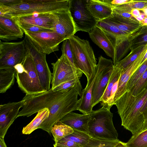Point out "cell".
Returning <instances> with one entry per match:
<instances>
[{"mask_svg": "<svg viewBox=\"0 0 147 147\" xmlns=\"http://www.w3.org/2000/svg\"><path fill=\"white\" fill-rule=\"evenodd\" d=\"M70 3V0H20L9 6L0 5V16L12 17L36 13H54L69 9Z\"/></svg>", "mask_w": 147, "mask_h": 147, "instance_id": "cell-1", "label": "cell"}, {"mask_svg": "<svg viewBox=\"0 0 147 147\" xmlns=\"http://www.w3.org/2000/svg\"><path fill=\"white\" fill-rule=\"evenodd\" d=\"M82 87H75L69 88L65 94L49 109L48 118L38 129L46 131L50 134L53 125L68 113L77 110L78 95L81 97L82 93Z\"/></svg>", "mask_w": 147, "mask_h": 147, "instance_id": "cell-2", "label": "cell"}, {"mask_svg": "<svg viewBox=\"0 0 147 147\" xmlns=\"http://www.w3.org/2000/svg\"><path fill=\"white\" fill-rule=\"evenodd\" d=\"M91 114L88 125V134L91 137L109 140L118 139L113 123V114L110 109L102 107L92 110Z\"/></svg>", "mask_w": 147, "mask_h": 147, "instance_id": "cell-3", "label": "cell"}, {"mask_svg": "<svg viewBox=\"0 0 147 147\" xmlns=\"http://www.w3.org/2000/svg\"><path fill=\"white\" fill-rule=\"evenodd\" d=\"M14 68L18 86L26 94L34 95L46 92L40 83L29 51L22 62L16 65Z\"/></svg>", "mask_w": 147, "mask_h": 147, "instance_id": "cell-4", "label": "cell"}, {"mask_svg": "<svg viewBox=\"0 0 147 147\" xmlns=\"http://www.w3.org/2000/svg\"><path fill=\"white\" fill-rule=\"evenodd\" d=\"M72 49L75 67L89 80L97 65L93 50L87 40L74 35L69 38Z\"/></svg>", "mask_w": 147, "mask_h": 147, "instance_id": "cell-5", "label": "cell"}, {"mask_svg": "<svg viewBox=\"0 0 147 147\" xmlns=\"http://www.w3.org/2000/svg\"><path fill=\"white\" fill-rule=\"evenodd\" d=\"M68 89L54 91L51 88L43 93L32 95L26 94L22 99L24 100V104L16 118L22 116L30 117L45 108L49 109L65 94Z\"/></svg>", "mask_w": 147, "mask_h": 147, "instance_id": "cell-6", "label": "cell"}, {"mask_svg": "<svg viewBox=\"0 0 147 147\" xmlns=\"http://www.w3.org/2000/svg\"><path fill=\"white\" fill-rule=\"evenodd\" d=\"M28 49L24 39L17 42H0V69L14 68L26 57Z\"/></svg>", "mask_w": 147, "mask_h": 147, "instance_id": "cell-7", "label": "cell"}, {"mask_svg": "<svg viewBox=\"0 0 147 147\" xmlns=\"http://www.w3.org/2000/svg\"><path fill=\"white\" fill-rule=\"evenodd\" d=\"M51 65L53 70L51 83L52 89L65 82L77 78H80L83 74L63 53Z\"/></svg>", "mask_w": 147, "mask_h": 147, "instance_id": "cell-8", "label": "cell"}, {"mask_svg": "<svg viewBox=\"0 0 147 147\" xmlns=\"http://www.w3.org/2000/svg\"><path fill=\"white\" fill-rule=\"evenodd\" d=\"M24 39L34 61L41 85L45 91H48L51 88L52 73L46 61L47 54L40 51L25 35Z\"/></svg>", "mask_w": 147, "mask_h": 147, "instance_id": "cell-9", "label": "cell"}, {"mask_svg": "<svg viewBox=\"0 0 147 147\" xmlns=\"http://www.w3.org/2000/svg\"><path fill=\"white\" fill-rule=\"evenodd\" d=\"M86 0H70L69 10L77 32L88 33L96 26L98 22L86 6Z\"/></svg>", "mask_w": 147, "mask_h": 147, "instance_id": "cell-10", "label": "cell"}, {"mask_svg": "<svg viewBox=\"0 0 147 147\" xmlns=\"http://www.w3.org/2000/svg\"><path fill=\"white\" fill-rule=\"evenodd\" d=\"M23 31L33 44L46 54L58 51L59 44L65 40L55 31L36 33Z\"/></svg>", "mask_w": 147, "mask_h": 147, "instance_id": "cell-11", "label": "cell"}, {"mask_svg": "<svg viewBox=\"0 0 147 147\" xmlns=\"http://www.w3.org/2000/svg\"><path fill=\"white\" fill-rule=\"evenodd\" d=\"M98 60L100 69L93 85L92 95L93 107L100 102L114 67L113 61L111 59L100 56Z\"/></svg>", "mask_w": 147, "mask_h": 147, "instance_id": "cell-12", "label": "cell"}, {"mask_svg": "<svg viewBox=\"0 0 147 147\" xmlns=\"http://www.w3.org/2000/svg\"><path fill=\"white\" fill-rule=\"evenodd\" d=\"M147 97V88L143 96L127 113L120 117L121 125L130 131L132 135L142 131L144 117L141 110Z\"/></svg>", "mask_w": 147, "mask_h": 147, "instance_id": "cell-13", "label": "cell"}, {"mask_svg": "<svg viewBox=\"0 0 147 147\" xmlns=\"http://www.w3.org/2000/svg\"><path fill=\"white\" fill-rule=\"evenodd\" d=\"M18 25L36 26L55 31L56 16L54 13H36L11 17Z\"/></svg>", "mask_w": 147, "mask_h": 147, "instance_id": "cell-14", "label": "cell"}, {"mask_svg": "<svg viewBox=\"0 0 147 147\" xmlns=\"http://www.w3.org/2000/svg\"><path fill=\"white\" fill-rule=\"evenodd\" d=\"M24 102L22 100L18 102H9L0 105V137L4 138L7 131L17 118L20 109Z\"/></svg>", "mask_w": 147, "mask_h": 147, "instance_id": "cell-15", "label": "cell"}, {"mask_svg": "<svg viewBox=\"0 0 147 147\" xmlns=\"http://www.w3.org/2000/svg\"><path fill=\"white\" fill-rule=\"evenodd\" d=\"M88 34L92 41L111 58L113 62L115 59V39L113 37L97 26Z\"/></svg>", "mask_w": 147, "mask_h": 147, "instance_id": "cell-16", "label": "cell"}, {"mask_svg": "<svg viewBox=\"0 0 147 147\" xmlns=\"http://www.w3.org/2000/svg\"><path fill=\"white\" fill-rule=\"evenodd\" d=\"M56 20L54 30L65 40L77 32L69 9L61 10L55 13Z\"/></svg>", "mask_w": 147, "mask_h": 147, "instance_id": "cell-17", "label": "cell"}, {"mask_svg": "<svg viewBox=\"0 0 147 147\" xmlns=\"http://www.w3.org/2000/svg\"><path fill=\"white\" fill-rule=\"evenodd\" d=\"M24 32L10 16H0V39L7 41L22 38Z\"/></svg>", "mask_w": 147, "mask_h": 147, "instance_id": "cell-18", "label": "cell"}, {"mask_svg": "<svg viewBox=\"0 0 147 147\" xmlns=\"http://www.w3.org/2000/svg\"><path fill=\"white\" fill-rule=\"evenodd\" d=\"M100 69V65L98 62L89 80H87L86 87L82 90V95L78 100L77 110L83 114H90L93 110V107L92 106V89L94 82Z\"/></svg>", "mask_w": 147, "mask_h": 147, "instance_id": "cell-19", "label": "cell"}, {"mask_svg": "<svg viewBox=\"0 0 147 147\" xmlns=\"http://www.w3.org/2000/svg\"><path fill=\"white\" fill-rule=\"evenodd\" d=\"M91 114V113L81 114L71 112L66 114L59 121L73 129L88 134V124Z\"/></svg>", "mask_w": 147, "mask_h": 147, "instance_id": "cell-20", "label": "cell"}, {"mask_svg": "<svg viewBox=\"0 0 147 147\" xmlns=\"http://www.w3.org/2000/svg\"><path fill=\"white\" fill-rule=\"evenodd\" d=\"M147 50L144 52L128 67L123 71H121L119 79L118 87L115 94L113 105L126 92V85L134 73L140 66L141 62Z\"/></svg>", "mask_w": 147, "mask_h": 147, "instance_id": "cell-21", "label": "cell"}, {"mask_svg": "<svg viewBox=\"0 0 147 147\" xmlns=\"http://www.w3.org/2000/svg\"><path fill=\"white\" fill-rule=\"evenodd\" d=\"M86 6L90 14L97 22L108 18L113 12V8L101 0H86Z\"/></svg>", "mask_w": 147, "mask_h": 147, "instance_id": "cell-22", "label": "cell"}, {"mask_svg": "<svg viewBox=\"0 0 147 147\" xmlns=\"http://www.w3.org/2000/svg\"><path fill=\"white\" fill-rule=\"evenodd\" d=\"M146 89L140 94L135 96L129 91L126 92L115 104L120 117L128 112L144 94Z\"/></svg>", "mask_w": 147, "mask_h": 147, "instance_id": "cell-23", "label": "cell"}, {"mask_svg": "<svg viewBox=\"0 0 147 147\" xmlns=\"http://www.w3.org/2000/svg\"><path fill=\"white\" fill-rule=\"evenodd\" d=\"M106 19L110 21L121 30L128 35L132 34L142 26L140 22L124 19L113 13Z\"/></svg>", "mask_w": 147, "mask_h": 147, "instance_id": "cell-24", "label": "cell"}, {"mask_svg": "<svg viewBox=\"0 0 147 147\" xmlns=\"http://www.w3.org/2000/svg\"><path fill=\"white\" fill-rule=\"evenodd\" d=\"M130 50L132 51L147 45V26H142L137 30L128 35Z\"/></svg>", "mask_w": 147, "mask_h": 147, "instance_id": "cell-25", "label": "cell"}, {"mask_svg": "<svg viewBox=\"0 0 147 147\" xmlns=\"http://www.w3.org/2000/svg\"><path fill=\"white\" fill-rule=\"evenodd\" d=\"M15 74L14 68L0 69V93H5L13 84Z\"/></svg>", "mask_w": 147, "mask_h": 147, "instance_id": "cell-26", "label": "cell"}, {"mask_svg": "<svg viewBox=\"0 0 147 147\" xmlns=\"http://www.w3.org/2000/svg\"><path fill=\"white\" fill-rule=\"evenodd\" d=\"M49 110L45 108L39 111L33 119L27 125L24 127L22 132L24 134H29L35 130L48 117Z\"/></svg>", "mask_w": 147, "mask_h": 147, "instance_id": "cell-27", "label": "cell"}, {"mask_svg": "<svg viewBox=\"0 0 147 147\" xmlns=\"http://www.w3.org/2000/svg\"><path fill=\"white\" fill-rule=\"evenodd\" d=\"M121 74V70L118 67L114 66L106 88L100 100V102L102 107H105L107 103L114 84L119 79Z\"/></svg>", "mask_w": 147, "mask_h": 147, "instance_id": "cell-28", "label": "cell"}, {"mask_svg": "<svg viewBox=\"0 0 147 147\" xmlns=\"http://www.w3.org/2000/svg\"><path fill=\"white\" fill-rule=\"evenodd\" d=\"M147 50V45L137 49L131 51L128 55L118 62L115 66L119 68L121 71H123Z\"/></svg>", "mask_w": 147, "mask_h": 147, "instance_id": "cell-29", "label": "cell"}, {"mask_svg": "<svg viewBox=\"0 0 147 147\" xmlns=\"http://www.w3.org/2000/svg\"><path fill=\"white\" fill-rule=\"evenodd\" d=\"M51 132L55 143H56L73 133L74 130L69 126L58 121L52 127Z\"/></svg>", "mask_w": 147, "mask_h": 147, "instance_id": "cell-30", "label": "cell"}, {"mask_svg": "<svg viewBox=\"0 0 147 147\" xmlns=\"http://www.w3.org/2000/svg\"><path fill=\"white\" fill-rule=\"evenodd\" d=\"M96 26L117 37H121L128 35L121 30L117 26L106 19L98 22Z\"/></svg>", "mask_w": 147, "mask_h": 147, "instance_id": "cell-31", "label": "cell"}, {"mask_svg": "<svg viewBox=\"0 0 147 147\" xmlns=\"http://www.w3.org/2000/svg\"><path fill=\"white\" fill-rule=\"evenodd\" d=\"M126 144L128 147H147V129L132 135Z\"/></svg>", "mask_w": 147, "mask_h": 147, "instance_id": "cell-32", "label": "cell"}, {"mask_svg": "<svg viewBox=\"0 0 147 147\" xmlns=\"http://www.w3.org/2000/svg\"><path fill=\"white\" fill-rule=\"evenodd\" d=\"M73 130V133L61 140H72L78 144L82 147H84L87 144L91 137L86 133L78 130Z\"/></svg>", "mask_w": 147, "mask_h": 147, "instance_id": "cell-33", "label": "cell"}, {"mask_svg": "<svg viewBox=\"0 0 147 147\" xmlns=\"http://www.w3.org/2000/svg\"><path fill=\"white\" fill-rule=\"evenodd\" d=\"M113 8L130 13L131 10L134 9L140 10L147 8V1H139L133 0L130 3L116 6Z\"/></svg>", "mask_w": 147, "mask_h": 147, "instance_id": "cell-34", "label": "cell"}, {"mask_svg": "<svg viewBox=\"0 0 147 147\" xmlns=\"http://www.w3.org/2000/svg\"><path fill=\"white\" fill-rule=\"evenodd\" d=\"M147 69V59L137 69L131 77L126 85V92L130 91Z\"/></svg>", "mask_w": 147, "mask_h": 147, "instance_id": "cell-35", "label": "cell"}, {"mask_svg": "<svg viewBox=\"0 0 147 147\" xmlns=\"http://www.w3.org/2000/svg\"><path fill=\"white\" fill-rule=\"evenodd\" d=\"M119 140H109L91 137L87 144L83 147H115Z\"/></svg>", "mask_w": 147, "mask_h": 147, "instance_id": "cell-36", "label": "cell"}, {"mask_svg": "<svg viewBox=\"0 0 147 147\" xmlns=\"http://www.w3.org/2000/svg\"><path fill=\"white\" fill-rule=\"evenodd\" d=\"M147 88V69L129 92L132 95L136 96Z\"/></svg>", "mask_w": 147, "mask_h": 147, "instance_id": "cell-37", "label": "cell"}, {"mask_svg": "<svg viewBox=\"0 0 147 147\" xmlns=\"http://www.w3.org/2000/svg\"><path fill=\"white\" fill-rule=\"evenodd\" d=\"M80 79V78H77L65 82L52 89L54 91H61L66 90L73 87H82Z\"/></svg>", "mask_w": 147, "mask_h": 147, "instance_id": "cell-38", "label": "cell"}, {"mask_svg": "<svg viewBox=\"0 0 147 147\" xmlns=\"http://www.w3.org/2000/svg\"><path fill=\"white\" fill-rule=\"evenodd\" d=\"M61 50L62 53L64 54L71 63L75 66L73 53L69 39L65 40L63 42Z\"/></svg>", "mask_w": 147, "mask_h": 147, "instance_id": "cell-39", "label": "cell"}, {"mask_svg": "<svg viewBox=\"0 0 147 147\" xmlns=\"http://www.w3.org/2000/svg\"><path fill=\"white\" fill-rule=\"evenodd\" d=\"M23 31L32 32H43L51 31L53 30L41 27L30 25H18Z\"/></svg>", "mask_w": 147, "mask_h": 147, "instance_id": "cell-40", "label": "cell"}, {"mask_svg": "<svg viewBox=\"0 0 147 147\" xmlns=\"http://www.w3.org/2000/svg\"><path fill=\"white\" fill-rule=\"evenodd\" d=\"M112 13L124 19L136 22H140L135 18L129 13L124 12L115 8H113Z\"/></svg>", "mask_w": 147, "mask_h": 147, "instance_id": "cell-41", "label": "cell"}, {"mask_svg": "<svg viewBox=\"0 0 147 147\" xmlns=\"http://www.w3.org/2000/svg\"><path fill=\"white\" fill-rule=\"evenodd\" d=\"M102 1L112 8L132 2L133 0H101Z\"/></svg>", "mask_w": 147, "mask_h": 147, "instance_id": "cell-42", "label": "cell"}, {"mask_svg": "<svg viewBox=\"0 0 147 147\" xmlns=\"http://www.w3.org/2000/svg\"><path fill=\"white\" fill-rule=\"evenodd\" d=\"M55 143L67 147H82L75 142L69 140H61Z\"/></svg>", "mask_w": 147, "mask_h": 147, "instance_id": "cell-43", "label": "cell"}, {"mask_svg": "<svg viewBox=\"0 0 147 147\" xmlns=\"http://www.w3.org/2000/svg\"><path fill=\"white\" fill-rule=\"evenodd\" d=\"M141 112L144 115L145 120L147 118V97L142 106Z\"/></svg>", "mask_w": 147, "mask_h": 147, "instance_id": "cell-44", "label": "cell"}, {"mask_svg": "<svg viewBox=\"0 0 147 147\" xmlns=\"http://www.w3.org/2000/svg\"><path fill=\"white\" fill-rule=\"evenodd\" d=\"M130 13L136 18L140 16L141 14L140 10L136 9H132Z\"/></svg>", "mask_w": 147, "mask_h": 147, "instance_id": "cell-45", "label": "cell"}, {"mask_svg": "<svg viewBox=\"0 0 147 147\" xmlns=\"http://www.w3.org/2000/svg\"><path fill=\"white\" fill-rule=\"evenodd\" d=\"M115 147H128L126 144V143L119 141Z\"/></svg>", "mask_w": 147, "mask_h": 147, "instance_id": "cell-46", "label": "cell"}, {"mask_svg": "<svg viewBox=\"0 0 147 147\" xmlns=\"http://www.w3.org/2000/svg\"><path fill=\"white\" fill-rule=\"evenodd\" d=\"M0 147H7L4 141V138L0 137Z\"/></svg>", "mask_w": 147, "mask_h": 147, "instance_id": "cell-47", "label": "cell"}, {"mask_svg": "<svg viewBox=\"0 0 147 147\" xmlns=\"http://www.w3.org/2000/svg\"><path fill=\"white\" fill-rule=\"evenodd\" d=\"M146 16L143 12V13H141L140 16L136 18V19L140 22Z\"/></svg>", "mask_w": 147, "mask_h": 147, "instance_id": "cell-48", "label": "cell"}, {"mask_svg": "<svg viewBox=\"0 0 147 147\" xmlns=\"http://www.w3.org/2000/svg\"><path fill=\"white\" fill-rule=\"evenodd\" d=\"M142 26H147V16L142 21L140 22Z\"/></svg>", "mask_w": 147, "mask_h": 147, "instance_id": "cell-49", "label": "cell"}, {"mask_svg": "<svg viewBox=\"0 0 147 147\" xmlns=\"http://www.w3.org/2000/svg\"><path fill=\"white\" fill-rule=\"evenodd\" d=\"M147 129V118L144 122L142 131Z\"/></svg>", "mask_w": 147, "mask_h": 147, "instance_id": "cell-50", "label": "cell"}, {"mask_svg": "<svg viewBox=\"0 0 147 147\" xmlns=\"http://www.w3.org/2000/svg\"><path fill=\"white\" fill-rule=\"evenodd\" d=\"M147 59V51L146 52L141 62L140 65H141Z\"/></svg>", "mask_w": 147, "mask_h": 147, "instance_id": "cell-51", "label": "cell"}, {"mask_svg": "<svg viewBox=\"0 0 147 147\" xmlns=\"http://www.w3.org/2000/svg\"><path fill=\"white\" fill-rule=\"evenodd\" d=\"M140 11H143L146 16H147V8L144 9Z\"/></svg>", "mask_w": 147, "mask_h": 147, "instance_id": "cell-52", "label": "cell"}, {"mask_svg": "<svg viewBox=\"0 0 147 147\" xmlns=\"http://www.w3.org/2000/svg\"><path fill=\"white\" fill-rule=\"evenodd\" d=\"M53 146L54 147H67L64 146L58 145L55 143L53 144Z\"/></svg>", "mask_w": 147, "mask_h": 147, "instance_id": "cell-53", "label": "cell"}]
</instances>
